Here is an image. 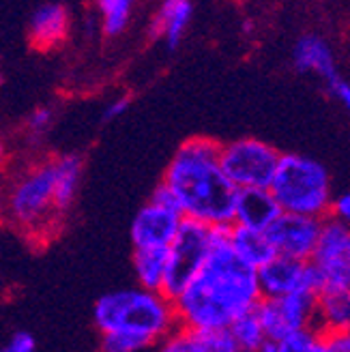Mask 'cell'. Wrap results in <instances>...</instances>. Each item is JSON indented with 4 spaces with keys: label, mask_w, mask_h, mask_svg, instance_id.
<instances>
[{
    "label": "cell",
    "mask_w": 350,
    "mask_h": 352,
    "mask_svg": "<svg viewBox=\"0 0 350 352\" xmlns=\"http://www.w3.org/2000/svg\"><path fill=\"white\" fill-rule=\"evenodd\" d=\"M129 105H131V97L129 95H118V97H114V99H110L106 105H103V114H101V118L103 120H116V118H120L122 114H125L127 110H129Z\"/></svg>",
    "instance_id": "30"
},
{
    "label": "cell",
    "mask_w": 350,
    "mask_h": 352,
    "mask_svg": "<svg viewBox=\"0 0 350 352\" xmlns=\"http://www.w3.org/2000/svg\"><path fill=\"white\" fill-rule=\"evenodd\" d=\"M279 157L282 153L260 138H237L219 146V166L237 191L269 189Z\"/></svg>",
    "instance_id": "7"
},
{
    "label": "cell",
    "mask_w": 350,
    "mask_h": 352,
    "mask_svg": "<svg viewBox=\"0 0 350 352\" xmlns=\"http://www.w3.org/2000/svg\"><path fill=\"white\" fill-rule=\"evenodd\" d=\"M0 352H37V342L28 331H17L0 346Z\"/></svg>",
    "instance_id": "29"
},
{
    "label": "cell",
    "mask_w": 350,
    "mask_h": 352,
    "mask_svg": "<svg viewBox=\"0 0 350 352\" xmlns=\"http://www.w3.org/2000/svg\"><path fill=\"white\" fill-rule=\"evenodd\" d=\"M219 230L223 228H208L183 217L179 232L168 248V269L162 292L170 301H174L189 286V281L198 275L213 250Z\"/></svg>",
    "instance_id": "6"
},
{
    "label": "cell",
    "mask_w": 350,
    "mask_h": 352,
    "mask_svg": "<svg viewBox=\"0 0 350 352\" xmlns=\"http://www.w3.org/2000/svg\"><path fill=\"white\" fill-rule=\"evenodd\" d=\"M269 191L282 213L314 219L329 217L336 196L325 164L303 153H282Z\"/></svg>",
    "instance_id": "5"
},
{
    "label": "cell",
    "mask_w": 350,
    "mask_h": 352,
    "mask_svg": "<svg viewBox=\"0 0 350 352\" xmlns=\"http://www.w3.org/2000/svg\"><path fill=\"white\" fill-rule=\"evenodd\" d=\"M99 336H127L153 348L179 329L174 303L164 292L144 288H118L101 294L93 305Z\"/></svg>",
    "instance_id": "3"
},
{
    "label": "cell",
    "mask_w": 350,
    "mask_h": 352,
    "mask_svg": "<svg viewBox=\"0 0 350 352\" xmlns=\"http://www.w3.org/2000/svg\"><path fill=\"white\" fill-rule=\"evenodd\" d=\"M279 215H282V210H279L269 189H245L237 193L232 226L267 232Z\"/></svg>",
    "instance_id": "16"
},
{
    "label": "cell",
    "mask_w": 350,
    "mask_h": 352,
    "mask_svg": "<svg viewBox=\"0 0 350 352\" xmlns=\"http://www.w3.org/2000/svg\"><path fill=\"white\" fill-rule=\"evenodd\" d=\"M72 11L63 3H43L28 17V41L34 50L52 52L65 45L72 32Z\"/></svg>",
    "instance_id": "13"
},
{
    "label": "cell",
    "mask_w": 350,
    "mask_h": 352,
    "mask_svg": "<svg viewBox=\"0 0 350 352\" xmlns=\"http://www.w3.org/2000/svg\"><path fill=\"white\" fill-rule=\"evenodd\" d=\"M327 88H329V93L333 99H338L342 105H344V110L350 114V82L342 80L340 76L336 80H331L327 82Z\"/></svg>",
    "instance_id": "31"
},
{
    "label": "cell",
    "mask_w": 350,
    "mask_h": 352,
    "mask_svg": "<svg viewBox=\"0 0 350 352\" xmlns=\"http://www.w3.org/2000/svg\"><path fill=\"white\" fill-rule=\"evenodd\" d=\"M52 125H54V108L50 105H41V108H34L26 120H24V135L30 144L41 142V140L50 133Z\"/></svg>",
    "instance_id": "24"
},
{
    "label": "cell",
    "mask_w": 350,
    "mask_h": 352,
    "mask_svg": "<svg viewBox=\"0 0 350 352\" xmlns=\"http://www.w3.org/2000/svg\"><path fill=\"white\" fill-rule=\"evenodd\" d=\"M7 155H9V144H7V140L0 135V166L7 162Z\"/></svg>",
    "instance_id": "33"
},
{
    "label": "cell",
    "mask_w": 350,
    "mask_h": 352,
    "mask_svg": "<svg viewBox=\"0 0 350 352\" xmlns=\"http://www.w3.org/2000/svg\"><path fill=\"white\" fill-rule=\"evenodd\" d=\"M336 352H350V333H340V336H329Z\"/></svg>",
    "instance_id": "32"
},
{
    "label": "cell",
    "mask_w": 350,
    "mask_h": 352,
    "mask_svg": "<svg viewBox=\"0 0 350 352\" xmlns=\"http://www.w3.org/2000/svg\"><path fill=\"white\" fill-rule=\"evenodd\" d=\"M226 230L228 228L219 230L198 275L172 301L179 329L223 331L260 303L256 271L230 250Z\"/></svg>",
    "instance_id": "1"
},
{
    "label": "cell",
    "mask_w": 350,
    "mask_h": 352,
    "mask_svg": "<svg viewBox=\"0 0 350 352\" xmlns=\"http://www.w3.org/2000/svg\"><path fill=\"white\" fill-rule=\"evenodd\" d=\"M5 219L32 243H45L58 232L65 217L56 204L52 157L13 176L5 189Z\"/></svg>",
    "instance_id": "4"
},
{
    "label": "cell",
    "mask_w": 350,
    "mask_h": 352,
    "mask_svg": "<svg viewBox=\"0 0 350 352\" xmlns=\"http://www.w3.org/2000/svg\"><path fill=\"white\" fill-rule=\"evenodd\" d=\"M131 264H133L138 288L162 292L164 281H166V269H168V250L133 252Z\"/></svg>",
    "instance_id": "21"
},
{
    "label": "cell",
    "mask_w": 350,
    "mask_h": 352,
    "mask_svg": "<svg viewBox=\"0 0 350 352\" xmlns=\"http://www.w3.org/2000/svg\"><path fill=\"white\" fill-rule=\"evenodd\" d=\"M151 352H198L194 336L191 331L185 329H177L174 333H170L168 338H164L162 342H157Z\"/></svg>",
    "instance_id": "26"
},
{
    "label": "cell",
    "mask_w": 350,
    "mask_h": 352,
    "mask_svg": "<svg viewBox=\"0 0 350 352\" xmlns=\"http://www.w3.org/2000/svg\"><path fill=\"white\" fill-rule=\"evenodd\" d=\"M194 20V3L189 0H166L157 7L146 24L151 41H160L168 50H177Z\"/></svg>",
    "instance_id": "14"
},
{
    "label": "cell",
    "mask_w": 350,
    "mask_h": 352,
    "mask_svg": "<svg viewBox=\"0 0 350 352\" xmlns=\"http://www.w3.org/2000/svg\"><path fill=\"white\" fill-rule=\"evenodd\" d=\"M318 340H320L318 329H301L288 333L286 338L277 342H269L260 352H314Z\"/></svg>",
    "instance_id": "23"
},
{
    "label": "cell",
    "mask_w": 350,
    "mask_h": 352,
    "mask_svg": "<svg viewBox=\"0 0 350 352\" xmlns=\"http://www.w3.org/2000/svg\"><path fill=\"white\" fill-rule=\"evenodd\" d=\"M151 350L144 342L127 338V336H99L97 352H146Z\"/></svg>",
    "instance_id": "27"
},
{
    "label": "cell",
    "mask_w": 350,
    "mask_h": 352,
    "mask_svg": "<svg viewBox=\"0 0 350 352\" xmlns=\"http://www.w3.org/2000/svg\"><path fill=\"white\" fill-rule=\"evenodd\" d=\"M322 221L325 219L282 213L267 230V236L273 245L275 256L309 262L320 239Z\"/></svg>",
    "instance_id": "11"
},
{
    "label": "cell",
    "mask_w": 350,
    "mask_h": 352,
    "mask_svg": "<svg viewBox=\"0 0 350 352\" xmlns=\"http://www.w3.org/2000/svg\"><path fill=\"white\" fill-rule=\"evenodd\" d=\"M316 329L322 336L350 333V288L322 290L318 294Z\"/></svg>",
    "instance_id": "17"
},
{
    "label": "cell",
    "mask_w": 350,
    "mask_h": 352,
    "mask_svg": "<svg viewBox=\"0 0 350 352\" xmlns=\"http://www.w3.org/2000/svg\"><path fill=\"white\" fill-rule=\"evenodd\" d=\"M5 217V187L0 185V219Z\"/></svg>",
    "instance_id": "34"
},
{
    "label": "cell",
    "mask_w": 350,
    "mask_h": 352,
    "mask_svg": "<svg viewBox=\"0 0 350 352\" xmlns=\"http://www.w3.org/2000/svg\"><path fill=\"white\" fill-rule=\"evenodd\" d=\"M292 65L296 72L318 76L325 82L338 78V65L329 41L318 32H305L294 41Z\"/></svg>",
    "instance_id": "15"
},
{
    "label": "cell",
    "mask_w": 350,
    "mask_h": 352,
    "mask_svg": "<svg viewBox=\"0 0 350 352\" xmlns=\"http://www.w3.org/2000/svg\"><path fill=\"white\" fill-rule=\"evenodd\" d=\"M135 7L131 0H99L95 3V28L101 37L118 39L133 22Z\"/></svg>",
    "instance_id": "20"
},
{
    "label": "cell",
    "mask_w": 350,
    "mask_h": 352,
    "mask_svg": "<svg viewBox=\"0 0 350 352\" xmlns=\"http://www.w3.org/2000/svg\"><path fill=\"white\" fill-rule=\"evenodd\" d=\"M228 333L232 336L239 352H260L269 344L265 327H262L256 309L241 314L239 318L228 327Z\"/></svg>",
    "instance_id": "22"
},
{
    "label": "cell",
    "mask_w": 350,
    "mask_h": 352,
    "mask_svg": "<svg viewBox=\"0 0 350 352\" xmlns=\"http://www.w3.org/2000/svg\"><path fill=\"white\" fill-rule=\"evenodd\" d=\"M226 239H228V245L237 254V258L254 271L262 269L269 260L275 258V250H273L267 232L230 226L228 230H226Z\"/></svg>",
    "instance_id": "18"
},
{
    "label": "cell",
    "mask_w": 350,
    "mask_h": 352,
    "mask_svg": "<svg viewBox=\"0 0 350 352\" xmlns=\"http://www.w3.org/2000/svg\"><path fill=\"white\" fill-rule=\"evenodd\" d=\"M316 301L318 294L309 290H296L282 298H260L256 314L265 327L267 340L277 342L288 333L316 329Z\"/></svg>",
    "instance_id": "8"
},
{
    "label": "cell",
    "mask_w": 350,
    "mask_h": 352,
    "mask_svg": "<svg viewBox=\"0 0 350 352\" xmlns=\"http://www.w3.org/2000/svg\"><path fill=\"white\" fill-rule=\"evenodd\" d=\"M256 281L260 298H282L296 290H309V292H322L320 277L314 271L309 262H299L275 256L265 267L256 271Z\"/></svg>",
    "instance_id": "10"
},
{
    "label": "cell",
    "mask_w": 350,
    "mask_h": 352,
    "mask_svg": "<svg viewBox=\"0 0 350 352\" xmlns=\"http://www.w3.org/2000/svg\"><path fill=\"white\" fill-rule=\"evenodd\" d=\"M309 264L320 277L322 290L350 288V228L327 217Z\"/></svg>",
    "instance_id": "9"
},
{
    "label": "cell",
    "mask_w": 350,
    "mask_h": 352,
    "mask_svg": "<svg viewBox=\"0 0 350 352\" xmlns=\"http://www.w3.org/2000/svg\"><path fill=\"white\" fill-rule=\"evenodd\" d=\"M198 352H239L228 329L223 331H191Z\"/></svg>",
    "instance_id": "25"
},
{
    "label": "cell",
    "mask_w": 350,
    "mask_h": 352,
    "mask_svg": "<svg viewBox=\"0 0 350 352\" xmlns=\"http://www.w3.org/2000/svg\"><path fill=\"white\" fill-rule=\"evenodd\" d=\"M219 146L221 142L206 135L185 140L174 151L160 181L185 219L208 228L232 226L239 193L219 166Z\"/></svg>",
    "instance_id": "2"
},
{
    "label": "cell",
    "mask_w": 350,
    "mask_h": 352,
    "mask_svg": "<svg viewBox=\"0 0 350 352\" xmlns=\"http://www.w3.org/2000/svg\"><path fill=\"white\" fill-rule=\"evenodd\" d=\"M329 219H333V221L350 228V189L333 196V202H331V210H329Z\"/></svg>",
    "instance_id": "28"
},
{
    "label": "cell",
    "mask_w": 350,
    "mask_h": 352,
    "mask_svg": "<svg viewBox=\"0 0 350 352\" xmlns=\"http://www.w3.org/2000/svg\"><path fill=\"white\" fill-rule=\"evenodd\" d=\"M54 162V189H56V204L63 217L69 215L78 191L82 183V174H84V160L78 153H65L52 157Z\"/></svg>",
    "instance_id": "19"
},
{
    "label": "cell",
    "mask_w": 350,
    "mask_h": 352,
    "mask_svg": "<svg viewBox=\"0 0 350 352\" xmlns=\"http://www.w3.org/2000/svg\"><path fill=\"white\" fill-rule=\"evenodd\" d=\"M183 221V215L179 210L146 202L138 210L131 219L129 239L133 245V252L142 250H168L179 232V226Z\"/></svg>",
    "instance_id": "12"
}]
</instances>
